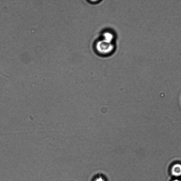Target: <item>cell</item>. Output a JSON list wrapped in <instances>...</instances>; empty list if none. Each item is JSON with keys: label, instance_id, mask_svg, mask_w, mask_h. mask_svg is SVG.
Returning a JSON list of instances; mask_svg holds the SVG:
<instances>
[{"label": "cell", "instance_id": "obj_3", "mask_svg": "<svg viewBox=\"0 0 181 181\" xmlns=\"http://www.w3.org/2000/svg\"><path fill=\"white\" fill-rule=\"evenodd\" d=\"M173 181H181V180L178 179H175L173 180Z\"/></svg>", "mask_w": 181, "mask_h": 181}, {"label": "cell", "instance_id": "obj_1", "mask_svg": "<svg viewBox=\"0 0 181 181\" xmlns=\"http://www.w3.org/2000/svg\"><path fill=\"white\" fill-rule=\"evenodd\" d=\"M172 175L175 177L181 176V164H175L173 165L171 169Z\"/></svg>", "mask_w": 181, "mask_h": 181}, {"label": "cell", "instance_id": "obj_2", "mask_svg": "<svg viewBox=\"0 0 181 181\" xmlns=\"http://www.w3.org/2000/svg\"><path fill=\"white\" fill-rule=\"evenodd\" d=\"M95 181H105L101 177H99L97 178Z\"/></svg>", "mask_w": 181, "mask_h": 181}]
</instances>
